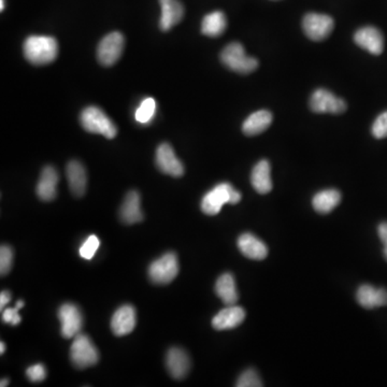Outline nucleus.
<instances>
[{
	"label": "nucleus",
	"instance_id": "f257e3e1",
	"mask_svg": "<svg viewBox=\"0 0 387 387\" xmlns=\"http://www.w3.org/2000/svg\"><path fill=\"white\" fill-rule=\"evenodd\" d=\"M25 57L34 65L51 64L58 55V43L49 36H30L23 45Z\"/></svg>",
	"mask_w": 387,
	"mask_h": 387
},
{
	"label": "nucleus",
	"instance_id": "f03ea898",
	"mask_svg": "<svg viewBox=\"0 0 387 387\" xmlns=\"http://www.w3.org/2000/svg\"><path fill=\"white\" fill-rule=\"evenodd\" d=\"M241 194L232 188L230 183H221L208 192L201 200V210L207 215H217L226 203H239Z\"/></svg>",
	"mask_w": 387,
	"mask_h": 387
},
{
	"label": "nucleus",
	"instance_id": "7ed1b4c3",
	"mask_svg": "<svg viewBox=\"0 0 387 387\" xmlns=\"http://www.w3.org/2000/svg\"><path fill=\"white\" fill-rule=\"evenodd\" d=\"M82 127L91 133L102 135L108 139L115 138L118 129L111 119L102 111V109L91 106L84 109L80 116Z\"/></svg>",
	"mask_w": 387,
	"mask_h": 387
},
{
	"label": "nucleus",
	"instance_id": "20e7f679",
	"mask_svg": "<svg viewBox=\"0 0 387 387\" xmlns=\"http://www.w3.org/2000/svg\"><path fill=\"white\" fill-rule=\"evenodd\" d=\"M221 60L228 69L242 74H251L258 67L257 60L247 56L245 47L238 42H232L223 49Z\"/></svg>",
	"mask_w": 387,
	"mask_h": 387
},
{
	"label": "nucleus",
	"instance_id": "39448f33",
	"mask_svg": "<svg viewBox=\"0 0 387 387\" xmlns=\"http://www.w3.org/2000/svg\"><path fill=\"white\" fill-rule=\"evenodd\" d=\"M72 364L80 369L91 367L98 363L99 353L87 335H76L70 349Z\"/></svg>",
	"mask_w": 387,
	"mask_h": 387
},
{
	"label": "nucleus",
	"instance_id": "423d86ee",
	"mask_svg": "<svg viewBox=\"0 0 387 387\" xmlns=\"http://www.w3.org/2000/svg\"><path fill=\"white\" fill-rule=\"evenodd\" d=\"M179 274L178 257L175 253H166L156 259L148 268V276L156 284H168L173 282Z\"/></svg>",
	"mask_w": 387,
	"mask_h": 387
},
{
	"label": "nucleus",
	"instance_id": "0eeeda50",
	"mask_svg": "<svg viewBox=\"0 0 387 387\" xmlns=\"http://www.w3.org/2000/svg\"><path fill=\"white\" fill-rule=\"evenodd\" d=\"M125 40L121 32H111L100 41L97 49V57L104 66H112L120 60L123 53Z\"/></svg>",
	"mask_w": 387,
	"mask_h": 387
},
{
	"label": "nucleus",
	"instance_id": "6e6552de",
	"mask_svg": "<svg viewBox=\"0 0 387 387\" xmlns=\"http://www.w3.org/2000/svg\"><path fill=\"white\" fill-rule=\"evenodd\" d=\"M343 99L335 97L325 89H318L310 98V109L316 113L341 114L346 110Z\"/></svg>",
	"mask_w": 387,
	"mask_h": 387
},
{
	"label": "nucleus",
	"instance_id": "1a4fd4ad",
	"mask_svg": "<svg viewBox=\"0 0 387 387\" xmlns=\"http://www.w3.org/2000/svg\"><path fill=\"white\" fill-rule=\"evenodd\" d=\"M333 18L329 15L318 14V13H309L305 16L302 22L305 34L307 37L313 41H322L329 37L333 30Z\"/></svg>",
	"mask_w": 387,
	"mask_h": 387
},
{
	"label": "nucleus",
	"instance_id": "9d476101",
	"mask_svg": "<svg viewBox=\"0 0 387 387\" xmlns=\"http://www.w3.org/2000/svg\"><path fill=\"white\" fill-rule=\"evenodd\" d=\"M58 318L62 325V335L64 338L71 339L79 335L83 326V316L76 305H63L58 310Z\"/></svg>",
	"mask_w": 387,
	"mask_h": 387
},
{
	"label": "nucleus",
	"instance_id": "9b49d317",
	"mask_svg": "<svg viewBox=\"0 0 387 387\" xmlns=\"http://www.w3.org/2000/svg\"><path fill=\"white\" fill-rule=\"evenodd\" d=\"M156 165L165 175L180 178L184 175V166L181 163L170 144L163 143L156 151Z\"/></svg>",
	"mask_w": 387,
	"mask_h": 387
},
{
	"label": "nucleus",
	"instance_id": "f8f14e48",
	"mask_svg": "<svg viewBox=\"0 0 387 387\" xmlns=\"http://www.w3.org/2000/svg\"><path fill=\"white\" fill-rule=\"evenodd\" d=\"M354 41L358 47L373 55H380L384 49L382 32L373 26H366L358 30L354 36Z\"/></svg>",
	"mask_w": 387,
	"mask_h": 387
},
{
	"label": "nucleus",
	"instance_id": "ddd939ff",
	"mask_svg": "<svg viewBox=\"0 0 387 387\" xmlns=\"http://www.w3.org/2000/svg\"><path fill=\"white\" fill-rule=\"evenodd\" d=\"M136 310L133 306L125 305L114 312L111 320V329L118 337L129 335L136 327Z\"/></svg>",
	"mask_w": 387,
	"mask_h": 387
},
{
	"label": "nucleus",
	"instance_id": "4468645a",
	"mask_svg": "<svg viewBox=\"0 0 387 387\" xmlns=\"http://www.w3.org/2000/svg\"><path fill=\"white\" fill-rule=\"evenodd\" d=\"M166 366L171 377L181 380L188 375L190 369V360L188 353L180 348H173L168 351Z\"/></svg>",
	"mask_w": 387,
	"mask_h": 387
},
{
	"label": "nucleus",
	"instance_id": "2eb2a0df",
	"mask_svg": "<svg viewBox=\"0 0 387 387\" xmlns=\"http://www.w3.org/2000/svg\"><path fill=\"white\" fill-rule=\"evenodd\" d=\"M245 309L241 307L228 306L221 310L217 316L213 318L212 326L217 331H227L232 328L238 327L242 322L245 321Z\"/></svg>",
	"mask_w": 387,
	"mask_h": 387
},
{
	"label": "nucleus",
	"instance_id": "dca6fc26",
	"mask_svg": "<svg viewBox=\"0 0 387 387\" xmlns=\"http://www.w3.org/2000/svg\"><path fill=\"white\" fill-rule=\"evenodd\" d=\"M58 173L52 166H47L42 170L41 177L37 185V195L43 201H52L57 195Z\"/></svg>",
	"mask_w": 387,
	"mask_h": 387
},
{
	"label": "nucleus",
	"instance_id": "f3484780",
	"mask_svg": "<svg viewBox=\"0 0 387 387\" xmlns=\"http://www.w3.org/2000/svg\"><path fill=\"white\" fill-rule=\"evenodd\" d=\"M162 7L159 27L164 32L170 30L179 24L184 15V8L179 0H159Z\"/></svg>",
	"mask_w": 387,
	"mask_h": 387
},
{
	"label": "nucleus",
	"instance_id": "a211bd4d",
	"mask_svg": "<svg viewBox=\"0 0 387 387\" xmlns=\"http://www.w3.org/2000/svg\"><path fill=\"white\" fill-rule=\"evenodd\" d=\"M356 298L358 304L365 309L387 306V289H377L375 286L365 284L358 289Z\"/></svg>",
	"mask_w": 387,
	"mask_h": 387
},
{
	"label": "nucleus",
	"instance_id": "6ab92c4d",
	"mask_svg": "<svg viewBox=\"0 0 387 387\" xmlns=\"http://www.w3.org/2000/svg\"><path fill=\"white\" fill-rule=\"evenodd\" d=\"M238 247L245 257L254 261H263L268 255V249L264 242L249 232L240 236L238 239Z\"/></svg>",
	"mask_w": 387,
	"mask_h": 387
},
{
	"label": "nucleus",
	"instance_id": "aec40b11",
	"mask_svg": "<svg viewBox=\"0 0 387 387\" xmlns=\"http://www.w3.org/2000/svg\"><path fill=\"white\" fill-rule=\"evenodd\" d=\"M66 173L72 194L77 197H82L87 192V186L85 168L80 162L71 161L67 165Z\"/></svg>",
	"mask_w": 387,
	"mask_h": 387
},
{
	"label": "nucleus",
	"instance_id": "412c9836",
	"mask_svg": "<svg viewBox=\"0 0 387 387\" xmlns=\"http://www.w3.org/2000/svg\"><path fill=\"white\" fill-rule=\"evenodd\" d=\"M140 203V195L136 190H131L126 195L120 210V217L125 224L131 225L142 222L143 213L141 211Z\"/></svg>",
	"mask_w": 387,
	"mask_h": 387
},
{
	"label": "nucleus",
	"instance_id": "4be33fe9",
	"mask_svg": "<svg viewBox=\"0 0 387 387\" xmlns=\"http://www.w3.org/2000/svg\"><path fill=\"white\" fill-rule=\"evenodd\" d=\"M252 186L259 194H268L272 190L270 164L266 159L258 162L253 168L251 175Z\"/></svg>",
	"mask_w": 387,
	"mask_h": 387
},
{
	"label": "nucleus",
	"instance_id": "5701e85b",
	"mask_svg": "<svg viewBox=\"0 0 387 387\" xmlns=\"http://www.w3.org/2000/svg\"><path fill=\"white\" fill-rule=\"evenodd\" d=\"M272 112L267 110L254 112L245 120L242 125V131L247 136H256L259 133H264L269 126L272 125Z\"/></svg>",
	"mask_w": 387,
	"mask_h": 387
},
{
	"label": "nucleus",
	"instance_id": "b1692460",
	"mask_svg": "<svg viewBox=\"0 0 387 387\" xmlns=\"http://www.w3.org/2000/svg\"><path fill=\"white\" fill-rule=\"evenodd\" d=\"M215 291L226 306H234L237 304L239 295L232 274H222L215 284Z\"/></svg>",
	"mask_w": 387,
	"mask_h": 387
},
{
	"label": "nucleus",
	"instance_id": "393cba45",
	"mask_svg": "<svg viewBox=\"0 0 387 387\" xmlns=\"http://www.w3.org/2000/svg\"><path fill=\"white\" fill-rule=\"evenodd\" d=\"M227 27V20L222 11H214L203 18L201 32L208 37H220Z\"/></svg>",
	"mask_w": 387,
	"mask_h": 387
},
{
	"label": "nucleus",
	"instance_id": "a878e982",
	"mask_svg": "<svg viewBox=\"0 0 387 387\" xmlns=\"http://www.w3.org/2000/svg\"><path fill=\"white\" fill-rule=\"evenodd\" d=\"M341 194L337 190H325L318 192L312 200V205L318 212L329 213L340 203Z\"/></svg>",
	"mask_w": 387,
	"mask_h": 387
},
{
	"label": "nucleus",
	"instance_id": "bb28decb",
	"mask_svg": "<svg viewBox=\"0 0 387 387\" xmlns=\"http://www.w3.org/2000/svg\"><path fill=\"white\" fill-rule=\"evenodd\" d=\"M156 111V102L152 97H148V98L144 99L142 102H141L139 108L137 109L136 114H135V118H136V121L140 124H148L152 121L154 115H155Z\"/></svg>",
	"mask_w": 387,
	"mask_h": 387
},
{
	"label": "nucleus",
	"instance_id": "cd10ccee",
	"mask_svg": "<svg viewBox=\"0 0 387 387\" xmlns=\"http://www.w3.org/2000/svg\"><path fill=\"white\" fill-rule=\"evenodd\" d=\"M99 247H100V240L95 234H91L80 247V256L87 261H91Z\"/></svg>",
	"mask_w": 387,
	"mask_h": 387
},
{
	"label": "nucleus",
	"instance_id": "c85d7f7f",
	"mask_svg": "<svg viewBox=\"0 0 387 387\" xmlns=\"http://www.w3.org/2000/svg\"><path fill=\"white\" fill-rule=\"evenodd\" d=\"M263 385L261 377L254 369L245 370L236 383V386L238 387H262Z\"/></svg>",
	"mask_w": 387,
	"mask_h": 387
},
{
	"label": "nucleus",
	"instance_id": "c756f323",
	"mask_svg": "<svg viewBox=\"0 0 387 387\" xmlns=\"http://www.w3.org/2000/svg\"><path fill=\"white\" fill-rule=\"evenodd\" d=\"M13 264V250L9 245L0 247V274L5 276L10 272Z\"/></svg>",
	"mask_w": 387,
	"mask_h": 387
},
{
	"label": "nucleus",
	"instance_id": "7c9ffc66",
	"mask_svg": "<svg viewBox=\"0 0 387 387\" xmlns=\"http://www.w3.org/2000/svg\"><path fill=\"white\" fill-rule=\"evenodd\" d=\"M373 135L377 139L386 138L387 137V111L377 116L373 125Z\"/></svg>",
	"mask_w": 387,
	"mask_h": 387
},
{
	"label": "nucleus",
	"instance_id": "2f4dec72",
	"mask_svg": "<svg viewBox=\"0 0 387 387\" xmlns=\"http://www.w3.org/2000/svg\"><path fill=\"white\" fill-rule=\"evenodd\" d=\"M26 375H27L28 380L32 382H42L47 377V370H45V366L37 364V365L30 366L26 370Z\"/></svg>",
	"mask_w": 387,
	"mask_h": 387
},
{
	"label": "nucleus",
	"instance_id": "473e14b6",
	"mask_svg": "<svg viewBox=\"0 0 387 387\" xmlns=\"http://www.w3.org/2000/svg\"><path fill=\"white\" fill-rule=\"evenodd\" d=\"M19 310L20 309L16 308V307L5 309L3 312V321L13 326L19 325L21 323V320H22L20 314H19Z\"/></svg>",
	"mask_w": 387,
	"mask_h": 387
},
{
	"label": "nucleus",
	"instance_id": "72a5a7b5",
	"mask_svg": "<svg viewBox=\"0 0 387 387\" xmlns=\"http://www.w3.org/2000/svg\"><path fill=\"white\" fill-rule=\"evenodd\" d=\"M377 232H379V237H380L381 241L384 245L383 253H384L385 258L387 259V222L380 224V226L377 228Z\"/></svg>",
	"mask_w": 387,
	"mask_h": 387
},
{
	"label": "nucleus",
	"instance_id": "f704fd0d",
	"mask_svg": "<svg viewBox=\"0 0 387 387\" xmlns=\"http://www.w3.org/2000/svg\"><path fill=\"white\" fill-rule=\"evenodd\" d=\"M11 300V294L7 291H1L0 294V309L3 310L5 306H7Z\"/></svg>",
	"mask_w": 387,
	"mask_h": 387
},
{
	"label": "nucleus",
	"instance_id": "c9c22d12",
	"mask_svg": "<svg viewBox=\"0 0 387 387\" xmlns=\"http://www.w3.org/2000/svg\"><path fill=\"white\" fill-rule=\"evenodd\" d=\"M5 352V343L3 342V341H1V342H0V354L3 355V353Z\"/></svg>",
	"mask_w": 387,
	"mask_h": 387
},
{
	"label": "nucleus",
	"instance_id": "e433bc0d",
	"mask_svg": "<svg viewBox=\"0 0 387 387\" xmlns=\"http://www.w3.org/2000/svg\"><path fill=\"white\" fill-rule=\"evenodd\" d=\"M23 307H24V301L19 300L18 302H16V308L22 309Z\"/></svg>",
	"mask_w": 387,
	"mask_h": 387
},
{
	"label": "nucleus",
	"instance_id": "4c0bfd02",
	"mask_svg": "<svg viewBox=\"0 0 387 387\" xmlns=\"http://www.w3.org/2000/svg\"><path fill=\"white\" fill-rule=\"evenodd\" d=\"M5 9V0H0V10L3 11Z\"/></svg>",
	"mask_w": 387,
	"mask_h": 387
},
{
	"label": "nucleus",
	"instance_id": "58836bf2",
	"mask_svg": "<svg viewBox=\"0 0 387 387\" xmlns=\"http://www.w3.org/2000/svg\"><path fill=\"white\" fill-rule=\"evenodd\" d=\"M0 386H8V380H1V383H0Z\"/></svg>",
	"mask_w": 387,
	"mask_h": 387
}]
</instances>
